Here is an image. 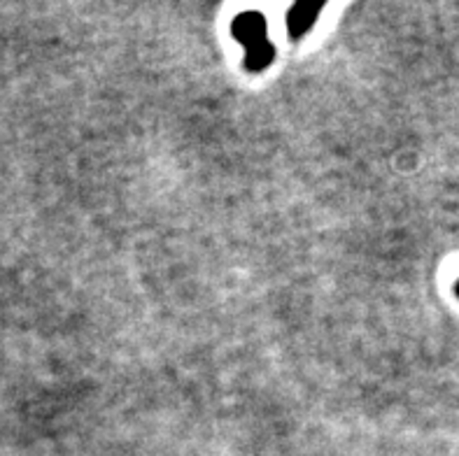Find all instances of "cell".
Masks as SVG:
<instances>
[{"mask_svg": "<svg viewBox=\"0 0 459 456\" xmlns=\"http://www.w3.org/2000/svg\"><path fill=\"white\" fill-rule=\"evenodd\" d=\"M233 38L245 47V68L250 73H262L273 64L275 49L268 42L266 17L259 12H243L231 23Z\"/></svg>", "mask_w": 459, "mask_h": 456, "instance_id": "1", "label": "cell"}, {"mask_svg": "<svg viewBox=\"0 0 459 456\" xmlns=\"http://www.w3.org/2000/svg\"><path fill=\"white\" fill-rule=\"evenodd\" d=\"M457 294H459V282H457Z\"/></svg>", "mask_w": 459, "mask_h": 456, "instance_id": "3", "label": "cell"}, {"mask_svg": "<svg viewBox=\"0 0 459 456\" xmlns=\"http://www.w3.org/2000/svg\"><path fill=\"white\" fill-rule=\"evenodd\" d=\"M320 3H297L287 14V33L291 40H301L303 33H308L310 26H315L322 12Z\"/></svg>", "mask_w": 459, "mask_h": 456, "instance_id": "2", "label": "cell"}]
</instances>
